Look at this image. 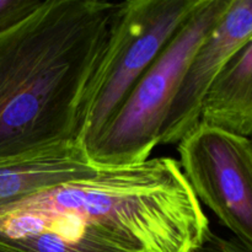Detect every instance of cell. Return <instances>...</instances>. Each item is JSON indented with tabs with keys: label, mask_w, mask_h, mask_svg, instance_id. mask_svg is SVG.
Listing matches in <instances>:
<instances>
[{
	"label": "cell",
	"mask_w": 252,
	"mask_h": 252,
	"mask_svg": "<svg viewBox=\"0 0 252 252\" xmlns=\"http://www.w3.org/2000/svg\"><path fill=\"white\" fill-rule=\"evenodd\" d=\"M42 2L39 0H0V34L24 21Z\"/></svg>",
	"instance_id": "obj_10"
},
{
	"label": "cell",
	"mask_w": 252,
	"mask_h": 252,
	"mask_svg": "<svg viewBox=\"0 0 252 252\" xmlns=\"http://www.w3.org/2000/svg\"><path fill=\"white\" fill-rule=\"evenodd\" d=\"M0 252H22V251L17 250V249L15 248H11V246L6 245V244L0 241Z\"/></svg>",
	"instance_id": "obj_12"
},
{
	"label": "cell",
	"mask_w": 252,
	"mask_h": 252,
	"mask_svg": "<svg viewBox=\"0 0 252 252\" xmlns=\"http://www.w3.org/2000/svg\"><path fill=\"white\" fill-rule=\"evenodd\" d=\"M80 143H66L0 162V213L33 194L94 175Z\"/></svg>",
	"instance_id": "obj_8"
},
{
	"label": "cell",
	"mask_w": 252,
	"mask_h": 252,
	"mask_svg": "<svg viewBox=\"0 0 252 252\" xmlns=\"http://www.w3.org/2000/svg\"><path fill=\"white\" fill-rule=\"evenodd\" d=\"M199 123L250 138L252 133V41L219 73L204 95Z\"/></svg>",
	"instance_id": "obj_9"
},
{
	"label": "cell",
	"mask_w": 252,
	"mask_h": 252,
	"mask_svg": "<svg viewBox=\"0 0 252 252\" xmlns=\"http://www.w3.org/2000/svg\"><path fill=\"white\" fill-rule=\"evenodd\" d=\"M199 0L123 1L110 41L88 86L80 143L94 142L140 76L191 16Z\"/></svg>",
	"instance_id": "obj_4"
},
{
	"label": "cell",
	"mask_w": 252,
	"mask_h": 252,
	"mask_svg": "<svg viewBox=\"0 0 252 252\" xmlns=\"http://www.w3.org/2000/svg\"><path fill=\"white\" fill-rule=\"evenodd\" d=\"M230 4L231 0H199L117 112L85 148L91 165L127 166L149 159L159 145L162 126L189 59Z\"/></svg>",
	"instance_id": "obj_3"
},
{
	"label": "cell",
	"mask_w": 252,
	"mask_h": 252,
	"mask_svg": "<svg viewBox=\"0 0 252 252\" xmlns=\"http://www.w3.org/2000/svg\"><path fill=\"white\" fill-rule=\"evenodd\" d=\"M122 5L44 0L0 34V162L80 143L86 90Z\"/></svg>",
	"instance_id": "obj_1"
},
{
	"label": "cell",
	"mask_w": 252,
	"mask_h": 252,
	"mask_svg": "<svg viewBox=\"0 0 252 252\" xmlns=\"http://www.w3.org/2000/svg\"><path fill=\"white\" fill-rule=\"evenodd\" d=\"M180 166L196 194L233 236L252 246L250 138L198 123L177 143Z\"/></svg>",
	"instance_id": "obj_5"
},
{
	"label": "cell",
	"mask_w": 252,
	"mask_h": 252,
	"mask_svg": "<svg viewBox=\"0 0 252 252\" xmlns=\"http://www.w3.org/2000/svg\"><path fill=\"white\" fill-rule=\"evenodd\" d=\"M194 252H252V246L246 245L235 236L221 238L211 230Z\"/></svg>",
	"instance_id": "obj_11"
},
{
	"label": "cell",
	"mask_w": 252,
	"mask_h": 252,
	"mask_svg": "<svg viewBox=\"0 0 252 252\" xmlns=\"http://www.w3.org/2000/svg\"><path fill=\"white\" fill-rule=\"evenodd\" d=\"M0 241L22 252H138L118 236L68 211L10 209Z\"/></svg>",
	"instance_id": "obj_7"
},
{
	"label": "cell",
	"mask_w": 252,
	"mask_h": 252,
	"mask_svg": "<svg viewBox=\"0 0 252 252\" xmlns=\"http://www.w3.org/2000/svg\"><path fill=\"white\" fill-rule=\"evenodd\" d=\"M10 209L71 212L138 252H194L211 231L202 204L172 158L97 167L91 176L39 192L4 212Z\"/></svg>",
	"instance_id": "obj_2"
},
{
	"label": "cell",
	"mask_w": 252,
	"mask_h": 252,
	"mask_svg": "<svg viewBox=\"0 0 252 252\" xmlns=\"http://www.w3.org/2000/svg\"><path fill=\"white\" fill-rule=\"evenodd\" d=\"M252 41V0H231L220 21L187 64L159 144H177L199 123L204 95L230 59Z\"/></svg>",
	"instance_id": "obj_6"
}]
</instances>
